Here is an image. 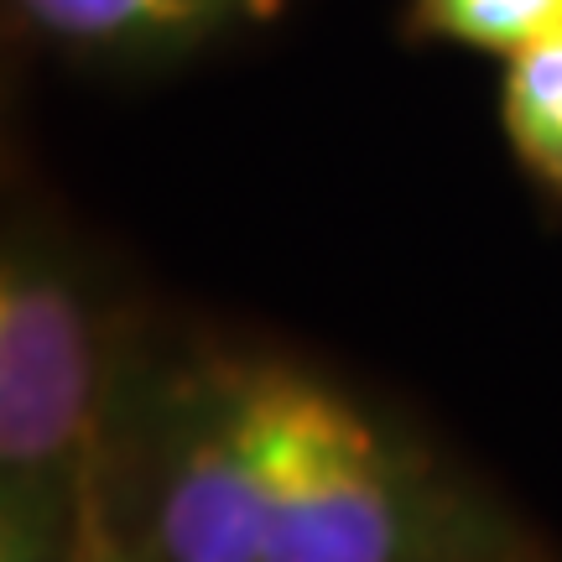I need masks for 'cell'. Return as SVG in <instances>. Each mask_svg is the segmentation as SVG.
Masks as SVG:
<instances>
[{"label": "cell", "instance_id": "cell-1", "mask_svg": "<svg viewBox=\"0 0 562 562\" xmlns=\"http://www.w3.org/2000/svg\"><path fill=\"white\" fill-rule=\"evenodd\" d=\"M463 521L360 396L277 355L261 562H453Z\"/></svg>", "mask_w": 562, "mask_h": 562}, {"label": "cell", "instance_id": "cell-11", "mask_svg": "<svg viewBox=\"0 0 562 562\" xmlns=\"http://www.w3.org/2000/svg\"><path fill=\"white\" fill-rule=\"evenodd\" d=\"M104 552H110V562H140L136 552H125V547L115 542V537H110V531H104Z\"/></svg>", "mask_w": 562, "mask_h": 562}, {"label": "cell", "instance_id": "cell-2", "mask_svg": "<svg viewBox=\"0 0 562 562\" xmlns=\"http://www.w3.org/2000/svg\"><path fill=\"white\" fill-rule=\"evenodd\" d=\"M277 355H203L161 406L140 562H261Z\"/></svg>", "mask_w": 562, "mask_h": 562}, {"label": "cell", "instance_id": "cell-8", "mask_svg": "<svg viewBox=\"0 0 562 562\" xmlns=\"http://www.w3.org/2000/svg\"><path fill=\"white\" fill-rule=\"evenodd\" d=\"M21 47L16 26L5 16V5H0V136H5V104H11V53Z\"/></svg>", "mask_w": 562, "mask_h": 562}, {"label": "cell", "instance_id": "cell-3", "mask_svg": "<svg viewBox=\"0 0 562 562\" xmlns=\"http://www.w3.org/2000/svg\"><path fill=\"white\" fill-rule=\"evenodd\" d=\"M100 396L104 323L83 261L42 229L0 224V469H63Z\"/></svg>", "mask_w": 562, "mask_h": 562}, {"label": "cell", "instance_id": "cell-9", "mask_svg": "<svg viewBox=\"0 0 562 562\" xmlns=\"http://www.w3.org/2000/svg\"><path fill=\"white\" fill-rule=\"evenodd\" d=\"M42 474H58V469H0V516L11 510V505L42 480Z\"/></svg>", "mask_w": 562, "mask_h": 562}, {"label": "cell", "instance_id": "cell-4", "mask_svg": "<svg viewBox=\"0 0 562 562\" xmlns=\"http://www.w3.org/2000/svg\"><path fill=\"white\" fill-rule=\"evenodd\" d=\"M21 42L100 74H161L281 16L286 0H0Z\"/></svg>", "mask_w": 562, "mask_h": 562}, {"label": "cell", "instance_id": "cell-6", "mask_svg": "<svg viewBox=\"0 0 562 562\" xmlns=\"http://www.w3.org/2000/svg\"><path fill=\"white\" fill-rule=\"evenodd\" d=\"M562 26V0H406L402 32L412 42H438L463 53L510 58Z\"/></svg>", "mask_w": 562, "mask_h": 562}, {"label": "cell", "instance_id": "cell-7", "mask_svg": "<svg viewBox=\"0 0 562 562\" xmlns=\"http://www.w3.org/2000/svg\"><path fill=\"white\" fill-rule=\"evenodd\" d=\"M79 521L68 516L58 474H42L5 516H0V562H68Z\"/></svg>", "mask_w": 562, "mask_h": 562}, {"label": "cell", "instance_id": "cell-5", "mask_svg": "<svg viewBox=\"0 0 562 562\" xmlns=\"http://www.w3.org/2000/svg\"><path fill=\"white\" fill-rule=\"evenodd\" d=\"M501 136L521 178L562 209V26L505 58Z\"/></svg>", "mask_w": 562, "mask_h": 562}, {"label": "cell", "instance_id": "cell-10", "mask_svg": "<svg viewBox=\"0 0 562 562\" xmlns=\"http://www.w3.org/2000/svg\"><path fill=\"white\" fill-rule=\"evenodd\" d=\"M453 562H505V552L490 542V537H484V542H474L469 552H463V558H453Z\"/></svg>", "mask_w": 562, "mask_h": 562}]
</instances>
